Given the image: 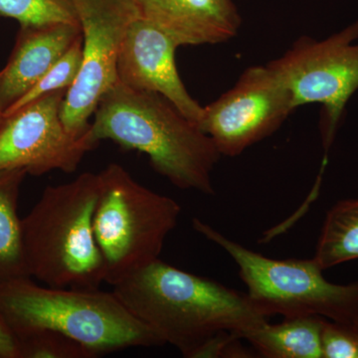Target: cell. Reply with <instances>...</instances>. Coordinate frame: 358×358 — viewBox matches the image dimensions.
<instances>
[{"mask_svg": "<svg viewBox=\"0 0 358 358\" xmlns=\"http://www.w3.org/2000/svg\"><path fill=\"white\" fill-rule=\"evenodd\" d=\"M0 358H18L17 341L0 315Z\"/></svg>", "mask_w": 358, "mask_h": 358, "instance_id": "44dd1931", "label": "cell"}, {"mask_svg": "<svg viewBox=\"0 0 358 358\" xmlns=\"http://www.w3.org/2000/svg\"><path fill=\"white\" fill-rule=\"evenodd\" d=\"M16 341L18 358H94L83 345L54 331H36Z\"/></svg>", "mask_w": 358, "mask_h": 358, "instance_id": "d6986e66", "label": "cell"}, {"mask_svg": "<svg viewBox=\"0 0 358 358\" xmlns=\"http://www.w3.org/2000/svg\"><path fill=\"white\" fill-rule=\"evenodd\" d=\"M320 315L284 317L280 324L268 322L243 336L256 352L267 358H322V327Z\"/></svg>", "mask_w": 358, "mask_h": 358, "instance_id": "5bb4252c", "label": "cell"}, {"mask_svg": "<svg viewBox=\"0 0 358 358\" xmlns=\"http://www.w3.org/2000/svg\"><path fill=\"white\" fill-rule=\"evenodd\" d=\"M81 36L80 24L20 26L8 62L0 70L2 114L38 83Z\"/></svg>", "mask_w": 358, "mask_h": 358, "instance_id": "4fadbf2b", "label": "cell"}, {"mask_svg": "<svg viewBox=\"0 0 358 358\" xmlns=\"http://www.w3.org/2000/svg\"><path fill=\"white\" fill-rule=\"evenodd\" d=\"M26 176L24 169L0 171V285L30 278L18 216L20 188Z\"/></svg>", "mask_w": 358, "mask_h": 358, "instance_id": "9a60e30c", "label": "cell"}, {"mask_svg": "<svg viewBox=\"0 0 358 358\" xmlns=\"http://www.w3.org/2000/svg\"><path fill=\"white\" fill-rule=\"evenodd\" d=\"M0 315L15 338L54 331L83 345L94 358L164 345L113 291L53 288L23 278L0 285Z\"/></svg>", "mask_w": 358, "mask_h": 358, "instance_id": "3957f363", "label": "cell"}, {"mask_svg": "<svg viewBox=\"0 0 358 358\" xmlns=\"http://www.w3.org/2000/svg\"><path fill=\"white\" fill-rule=\"evenodd\" d=\"M141 17L178 46L225 43L239 34L242 20L233 0H134Z\"/></svg>", "mask_w": 358, "mask_h": 358, "instance_id": "7c38bea8", "label": "cell"}, {"mask_svg": "<svg viewBox=\"0 0 358 358\" xmlns=\"http://www.w3.org/2000/svg\"><path fill=\"white\" fill-rule=\"evenodd\" d=\"M291 93L294 109L320 103L324 155L313 194H320L329 152L348 101L358 90V20L324 40L301 36L267 64Z\"/></svg>", "mask_w": 358, "mask_h": 358, "instance_id": "52a82bcc", "label": "cell"}, {"mask_svg": "<svg viewBox=\"0 0 358 358\" xmlns=\"http://www.w3.org/2000/svg\"><path fill=\"white\" fill-rule=\"evenodd\" d=\"M99 173H85L65 185L47 186L21 219L30 278L53 288L99 289L105 263L94 234Z\"/></svg>", "mask_w": 358, "mask_h": 358, "instance_id": "277c9868", "label": "cell"}, {"mask_svg": "<svg viewBox=\"0 0 358 358\" xmlns=\"http://www.w3.org/2000/svg\"><path fill=\"white\" fill-rule=\"evenodd\" d=\"M90 124L92 140H109L147 155L160 176L180 189L215 193L212 173L222 155L210 136L164 96L119 81L103 96Z\"/></svg>", "mask_w": 358, "mask_h": 358, "instance_id": "7a4b0ae2", "label": "cell"}, {"mask_svg": "<svg viewBox=\"0 0 358 358\" xmlns=\"http://www.w3.org/2000/svg\"><path fill=\"white\" fill-rule=\"evenodd\" d=\"M113 292L164 345L187 358L219 333L231 331L243 339L268 322L248 294L160 259L127 275Z\"/></svg>", "mask_w": 358, "mask_h": 358, "instance_id": "6da1fadb", "label": "cell"}, {"mask_svg": "<svg viewBox=\"0 0 358 358\" xmlns=\"http://www.w3.org/2000/svg\"><path fill=\"white\" fill-rule=\"evenodd\" d=\"M193 228L234 260L254 306L265 317L320 315L333 322L358 317V281H327L315 259L268 258L233 241L200 219Z\"/></svg>", "mask_w": 358, "mask_h": 358, "instance_id": "8992f818", "label": "cell"}, {"mask_svg": "<svg viewBox=\"0 0 358 358\" xmlns=\"http://www.w3.org/2000/svg\"><path fill=\"white\" fill-rule=\"evenodd\" d=\"M1 115H2V112H1V110H0V117H1Z\"/></svg>", "mask_w": 358, "mask_h": 358, "instance_id": "7402d4cb", "label": "cell"}, {"mask_svg": "<svg viewBox=\"0 0 358 358\" xmlns=\"http://www.w3.org/2000/svg\"><path fill=\"white\" fill-rule=\"evenodd\" d=\"M293 99L267 65L252 66L203 107L199 128L224 157H234L275 133L294 112Z\"/></svg>", "mask_w": 358, "mask_h": 358, "instance_id": "9c48e42d", "label": "cell"}, {"mask_svg": "<svg viewBox=\"0 0 358 358\" xmlns=\"http://www.w3.org/2000/svg\"><path fill=\"white\" fill-rule=\"evenodd\" d=\"M67 91L52 92L1 115L0 171L24 169L35 176L74 173L85 155L99 145L89 131L77 136L66 129L60 113Z\"/></svg>", "mask_w": 358, "mask_h": 358, "instance_id": "30bf717a", "label": "cell"}, {"mask_svg": "<svg viewBox=\"0 0 358 358\" xmlns=\"http://www.w3.org/2000/svg\"><path fill=\"white\" fill-rule=\"evenodd\" d=\"M82 61L83 38L81 36L70 47L69 50L59 59L58 62L39 80L38 83L34 85L24 96H21L17 102L13 103L2 115L10 114L14 110L20 109L23 106L52 92L69 89L76 82L81 70Z\"/></svg>", "mask_w": 358, "mask_h": 358, "instance_id": "ac0fdd59", "label": "cell"}, {"mask_svg": "<svg viewBox=\"0 0 358 358\" xmlns=\"http://www.w3.org/2000/svg\"><path fill=\"white\" fill-rule=\"evenodd\" d=\"M178 47L141 15L129 26L122 42L117 61V81L129 88L164 96L199 124L203 107L189 95L179 77L176 63Z\"/></svg>", "mask_w": 358, "mask_h": 358, "instance_id": "8fae6325", "label": "cell"}, {"mask_svg": "<svg viewBox=\"0 0 358 358\" xmlns=\"http://www.w3.org/2000/svg\"><path fill=\"white\" fill-rule=\"evenodd\" d=\"M0 16L20 26L80 24L74 0H0Z\"/></svg>", "mask_w": 358, "mask_h": 358, "instance_id": "e0dca14e", "label": "cell"}, {"mask_svg": "<svg viewBox=\"0 0 358 358\" xmlns=\"http://www.w3.org/2000/svg\"><path fill=\"white\" fill-rule=\"evenodd\" d=\"M82 38L83 61L76 82L68 89L61 120L74 136L90 128L103 96L117 81V61L129 26L141 13L134 0H74Z\"/></svg>", "mask_w": 358, "mask_h": 358, "instance_id": "ba28073f", "label": "cell"}, {"mask_svg": "<svg viewBox=\"0 0 358 358\" xmlns=\"http://www.w3.org/2000/svg\"><path fill=\"white\" fill-rule=\"evenodd\" d=\"M99 176L94 234L105 263V282L114 286L159 259L181 208L176 200L140 185L120 164H109Z\"/></svg>", "mask_w": 358, "mask_h": 358, "instance_id": "5b68a950", "label": "cell"}, {"mask_svg": "<svg viewBox=\"0 0 358 358\" xmlns=\"http://www.w3.org/2000/svg\"><path fill=\"white\" fill-rule=\"evenodd\" d=\"M322 358H358V317L346 322L324 320Z\"/></svg>", "mask_w": 358, "mask_h": 358, "instance_id": "ffe728a7", "label": "cell"}, {"mask_svg": "<svg viewBox=\"0 0 358 358\" xmlns=\"http://www.w3.org/2000/svg\"><path fill=\"white\" fill-rule=\"evenodd\" d=\"M322 270L358 259V199L334 205L327 213L315 254Z\"/></svg>", "mask_w": 358, "mask_h": 358, "instance_id": "2e32d148", "label": "cell"}]
</instances>
